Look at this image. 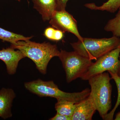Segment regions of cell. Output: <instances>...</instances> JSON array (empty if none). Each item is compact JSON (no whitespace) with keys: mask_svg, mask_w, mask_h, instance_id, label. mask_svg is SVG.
Listing matches in <instances>:
<instances>
[{"mask_svg":"<svg viewBox=\"0 0 120 120\" xmlns=\"http://www.w3.org/2000/svg\"><path fill=\"white\" fill-rule=\"evenodd\" d=\"M10 47L19 50L25 57L33 61L38 70L44 75L46 73L50 61L54 57H58L60 52L56 45L49 42L37 43L30 40L18 41L11 44Z\"/></svg>","mask_w":120,"mask_h":120,"instance_id":"obj_1","label":"cell"},{"mask_svg":"<svg viewBox=\"0 0 120 120\" xmlns=\"http://www.w3.org/2000/svg\"><path fill=\"white\" fill-rule=\"evenodd\" d=\"M30 92L40 97L54 98L57 101H67L78 103L89 96L90 90L86 88L80 92L69 93L62 91L53 81H44L40 79L24 84Z\"/></svg>","mask_w":120,"mask_h":120,"instance_id":"obj_2","label":"cell"},{"mask_svg":"<svg viewBox=\"0 0 120 120\" xmlns=\"http://www.w3.org/2000/svg\"><path fill=\"white\" fill-rule=\"evenodd\" d=\"M109 73L103 72L88 80L91 87L90 96L96 110L102 119L112 107V86Z\"/></svg>","mask_w":120,"mask_h":120,"instance_id":"obj_3","label":"cell"},{"mask_svg":"<svg viewBox=\"0 0 120 120\" xmlns=\"http://www.w3.org/2000/svg\"><path fill=\"white\" fill-rule=\"evenodd\" d=\"M74 51L90 60L97 59L112 50L120 47V38L113 36L109 38H83L82 41L71 43Z\"/></svg>","mask_w":120,"mask_h":120,"instance_id":"obj_4","label":"cell"},{"mask_svg":"<svg viewBox=\"0 0 120 120\" xmlns=\"http://www.w3.org/2000/svg\"><path fill=\"white\" fill-rule=\"evenodd\" d=\"M59 58L66 73L67 82L80 78L93 64L92 60L75 52H68L60 49Z\"/></svg>","mask_w":120,"mask_h":120,"instance_id":"obj_5","label":"cell"},{"mask_svg":"<svg viewBox=\"0 0 120 120\" xmlns=\"http://www.w3.org/2000/svg\"><path fill=\"white\" fill-rule=\"evenodd\" d=\"M120 47H118L101 56L96 60V62H93L81 79L83 80H88L91 77L106 71L119 75L120 72Z\"/></svg>","mask_w":120,"mask_h":120,"instance_id":"obj_6","label":"cell"},{"mask_svg":"<svg viewBox=\"0 0 120 120\" xmlns=\"http://www.w3.org/2000/svg\"><path fill=\"white\" fill-rule=\"evenodd\" d=\"M49 22L54 28L60 30L64 33H71L75 35L79 40H83V38L78 30L77 21L65 9L56 11Z\"/></svg>","mask_w":120,"mask_h":120,"instance_id":"obj_7","label":"cell"},{"mask_svg":"<svg viewBox=\"0 0 120 120\" xmlns=\"http://www.w3.org/2000/svg\"><path fill=\"white\" fill-rule=\"evenodd\" d=\"M25 57L19 50H15L11 47L0 50V60L5 64L7 72L10 75L16 73L19 62Z\"/></svg>","mask_w":120,"mask_h":120,"instance_id":"obj_8","label":"cell"},{"mask_svg":"<svg viewBox=\"0 0 120 120\" xmlns=\"http://www.w3.org/2000/svg\"><path fill=\"white\" fill-rule=\"evenodd\" d=\"M76 107L71 120H90L96 112L93 99L89 95L86 98L76 104Z\"/></svg>","mask_w":120,"mask_h":120,"instance_id":"obj_9","label":"cell"},{"mask_svg":"<svg viewBox=\"0 0 120 120\" xmlns=\"http://www.w3.org/2000/svg\"><path fill=\"white\" fill-rule=\"evenodd\" d=\"M15 96L12 89L3 88L0 90V117L5 120L12 116L11 108Z\"/></svg>","mask_w":120,"mask_h":120,"instance_id":"obj_10","label":"cell"},{"mask_svg":"<svg viewBox=\"0 0 120 120\" xmlns=\"http://www.w3.org/2000/svg\"><path fill=\"white\" fill-rule=\"evenodd\" d=\"M34 8L41 16L44 21L51 19L57 11L56 0H33Z\"/></svg>","mask_w":120,"mask_h":120,"instance_id":"obj_11","label":"cell"},{"mask_svg":"<svg viewBox=\"0 0 120 120\" xmlns=\"http://www.w3.org/2000/svg\"><path fill=\"white\" fill-rule=\"evenodd\" d=\"M85 7L91 10L106 11L110 13H114L120 7V0H108L100 6L94 3H90L84 5Z\"/></svg>","mask_w":120,"mask_h":120,"instance_id":"obj_12","label":"cell"},{"mask_svg":"<svg viewBox=\"0 0 120 120\" xmlns=\"http://www.w3.org/2000/svg\"><path fill=\"white\" fill-rule=\"evenodd\" d=\"M76 104L67 101H57L55 105L57 113L71 117L73 115Z\"/></svg>","mask_w":120,"mask_h":120,"instance_id":"obj_13","label":"cell"},{"mask_svg":"<svg viewBox=\"0 0 120 120\" xmlns=\"http://www.w3.org/2000/svg\"><path fill=\"white\" fill-rule=\"evenodd\" d=\"M32 38V37H24L0 27V39L10 42L11 44H15L18 41H28Z\"/></svg>","mask_w":120,"mask_h":120,"instance_id":"obj_14","label":"cell"},{"mask_svg":"<svg viewBox=\"0 0 120 120\" xmlns=\"http://www.w3.org/2000/svg\"><path fill=\"white\" fill-rule=\"evenodd\" d=\"M114 18L110 19L104 27L107 32H112L113 35L120 37V7Z\"/></svg>","mask_w":120,"mask_h":120,"instance_id":"obj_15","label":"cell"},{"mask_svg":"<svg viewBox=\"0 0 120 120\" xmlns=\"http://www.w3.org/2000/svg\"><path fill=\"white\" fill-rule=\"evenodd\" d=\"M111 75V79H113L115 81L118 90V95L116 102L113 109L109 113L106 114L103 120H113L114 115L115 111L120 104V76L117 74L109 73Z\"/></svg>","mask_w":120,"mask_h":120,"instance_id":"obj_16","label":"cell"},{"mask_svg":"<svg viewBox=\"0 0 120 120\" xmlns=\"http://www.w3.org/2000/svg\"><path fill=\"white\" fill-rule=\"evenodd\" d=\"M64 33L62 31L55 29L53 27H49L45 28L43 34L45 37L49 40L58 41L64 38Z\"/></svg>","mask_w":120,"mask_h":120,"instance_id":"obj_17","label":"cell"},{"mask_svg":"<svg viewBox=\"0 0 120 120\" xmlns=\"http://www.w3.org/2000/svg\"><path fill=\"white\" fill-rule=\"evenodd\" d=\"M68 0H56L57 11L65 10L67 3Z\"/></svg>","mask_w":120,"mask_h":120,"instance_id":"obj_18","label":"cell"},{"mask_svg":"<svg viewBox=\"0 0 120 120\" xmlns=\"http://www.w3.org/2000/svg\"><path fill=\"white\" fill-rule=\"evenodd\" d=\"M50 120H71V117L57 113L54 116L50 118Z\"/></svg>","mask_w":120,"mask_h":120,"instance_id":"obj_19","label":"cell"},{"mask_svg":"<svg viewBox=\"0 0 120 120\" xmlns=\"http://www.w3.org/2000/svg\"><path fill=\"white\" fill-rule=\"evenodd\" d=\"M115 120H120V112H119L116 114Z\"/></svg>","mask_w":120,"mask_h":120,"instance_id":"obj_20","label":"cell"},{"mask_svg":"<svg viewBox=\"0 0 120 120\" xmlns=\"http://www.w3.org/2000/svg\"><path fill=\"white\" fill-rule=\"evenodd\" d=\"M119 59H120V56H119ZM119 76H120V74H119Z\"/></svg>","mask_w":120,"mask_h":120,"instance_id":"obj_21","label":"cell"},{"mask_svg":"<svg viewBox=\"0 0 120 120\" xmlns=\"http://www.w3.org/2000/svg\"><path fill=\"white\" fill-rule=\"evenodd\" d=\"M17 0L19 1H20L21 0Z\"/></svg>","mask_w":120,"mask_h":120,"instance_id":"obj_22","label":"cell"}]
</instances>
